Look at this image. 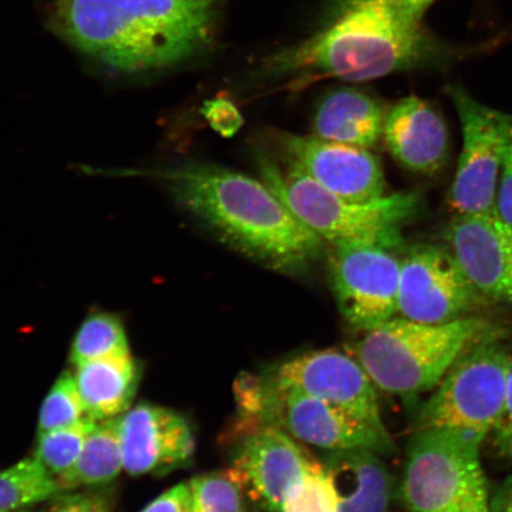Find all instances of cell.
<instances>
[{
  "mask_svg": "<svg viewBox=\"0 0 512 512\" xmlns=\"http://www.w3.org/2000/svg\"><path fill=\"white\" fill-rule=\"evenodd\" d=\"M131 172L162 184L224 245L268 270L298 277L322 255L325 241L258 179L195 160Z\"/></svg>",
  "mask_w": 512,
  "mask_h": 512,
  "instance_id": "1",
  "label": "cell"
},
{
  "mask_svg": "<svg viewBox=\"0 0 512 512\" xmlns=\"http://www.w3.org/2000/svg\"><path fill=\"white\" fill-rule=\"evenodd\" d=\"M220 0H54L57 36L120 74L156 72L200 54Z\"/></svg>",
  "mask_w": 512,
  "mask_h": 512,
  "instance_id": "2",
  "label": "cell"
},
{
  "mask_svg": "<svg viewBox=\"0 0 512 512\" xmlns=\"http://www.w3.org/2000/svg\"><path fill=\"white\" fill-rule=\"evenodd\" d=\"M420 12L405 0H336L322 28L266 60V76L292 88L318 80L364 82L419 67L435 56Z\"/></svg>",
  "mask_w": 512,
  "mask_h": 512,
  "instance_id": "3",
  "label": "cell"
},
{
  "mask_svg": "<svg viewBox=\"0 0 512 512\" xmlns=\"http://www.w3.org/2000/svg\"><path fill=\"white\" fill-rule=\"evenodd\" d=\"M256 160L261 181L312 232L334 246L373 245L394 251L403 245V228L424 207V198L411 191L352 202L325 189L285 160L280 164L266 153H258Z\"/></svg>",
  "mask_w": 512,
  "mask_h": 512,
  "instance_id": "4",
  "label": "cell"
},
{
  "mask_svg": "<svg viewBox=\"0 0 512 512\" xmlns=\"http://www.w3.org/2000/svg\"><path fill=\"white\" fill-rule=\"evenodd\" d=\"M355 345L354 354L375 387L394 395H415L437 387L463 352L504 330L482 316L446 324L392 318Z\"/></svg>",
  "mask_w": 512,
  "mask_h": 512,
  "instance_id": "5",
  "label": "cell"
},
{
  "mask_svg": "<svg viewBox=\"0 0 512 512\" xmlns=\"http://www.w3.org/2000/svg\"><path fill=\"white\" fill-rule=\"evenodd\" d=\"M479 435L430 428L408 447L401 496L412 512H490Z\"/></svg>",
  "mask_w": 512,
  "mask_h": 512,
  "instance_id": "6",
  "label": "cell"
},
{
  "mask_svg": "<svg viewBox=\"0 0 512 512\" xmlns=\"http://www.w3.org/2000/svg\"><path fill=\"white\" fill-rule=\"evenodd\" d=\"M501 338L483 339L457 358L422 407L419 431L447 428L489 437L502 412L512 364Z\"/></svg>",
  "mask_w": 512,
  "mask_h": 512,
  "instance_id": "7",
  "label": "cell"
},
{
  "mask_svg": "<svg viewBox=\"0 0 512 512\" xmlns=\"http://www.w3.org/2000/svg\"><path fill=\"white\" fill-rule=\"evenodd\" d=\"M450 96L462 126L463 145L448 207L456 214L495 208L499 174L512 143V114L477 101L463 88Z\"/></svg>",
  "mask_w": 512,
  "mask_h": 512,
  "instance_id": "8",
  "label": "cell"
},
{
  "mask_svg": "<svg viewBox=\"0 0 512 512\" xmlns=\"http://www.w3.org/2000/svg\"><path fill=\"white\" fill-rule=\"evenodd\" d=\"M491 304L446 246L416 245L401 260L398 312L403 318L446 324L478 316Z\"/></svg>",
  "mask_w": 512,
  "mask_h": 512,
  "instance_id": "9",
  "label": "cell"
},
{
  "mask_svg": "<svg viewBox=\"0 0 512 512\" xmlns=\"http://www.w3.org/2000/svg\"><path fill=\"white\" fill-rule=\"evenodd\" d=\"M401 260L373 245L334 246L329 272L339 311L354 328L369 331L398 312Z\"/></svg>",
  "mask_w": 512,
  "mask_h": 512,
  "instance_id": "10",
  "label": "cell"
},
{
  "mask_svg": "<svg viewBox=\"0 0 512 512\" xmlns=\"http://www.w3.org/2000/svg\"><path fill=\"white\" fill-rule=\"evenodd\" d=\"M272 380L277 427L294 439L330 452L393 451L387 430H380L342 408L280 382L274 375Z\"/></svg>",
  "mask_w": 512,
  "mask_h": 512,
  "instance_id": "11",
  "label": "cell"
},
{
  "mask_svg": "<svg viewBox=\"0 0 512 512\" xmlns=\"http://www.w3.org/2000/svg\"><path fill=\"white\" fill-rule=\"evenodd\" d=\"M241 440L230 475L253 503L281 512L302 488L316 460L279 427L260 428Z\"/></svg>",
  "mask_w": 512,
  "mask_h": 512,
  "instance_id": "12",
  "label": "cell"
},
{
  "mask_svg": "<svg viewBox=\"0 0 512 512\" xmlns=\"http://www.w3.org/2000/svg\"><path fill=\"white\" fill-rule=\"evenodd\" d=\"M281 159L339 197L369 202L387 195L380 159L362 147L288 132L274 134Z\"/></svg>",
  "mask_w": 512,
  "mask_h": 512,
  "instance_id": "13",
  "label": "cell"
},
{
  "mask_svg": "<svg viewBox=\"0 0 512 512\" xmlns=\"http://www.w3.org/2000/svg\"><path fill=\"white\" fill-rule=\"evenodd\" d=\"M444 238L467 279L486 299L512 305V228L495 208L454 215Z\"/></svg>",
  "mask_w": 512,
  "mask_h": 512,
  "instance_id": "14",
  "label": "cell"
},
{
  "mask_svg": "<svg viewBox=\"0 0 512 512\" xmlns=\"http://www.w3.org/2000/svg\"><path fill=\"white\" fill-rule=\"evenodd\" d=\"M273 375L280 382L386 430L374 382L361 363L345 352L335 349L307 352L281 364Z\"/></svg>",
  "mask_w": 512,
  "mask_h": 512,
  "instance_id": "15",
  "label": "cell"
},
{
  "mask_svg": "<svg viewBox=\"0 0 512 512\" xmlns=\"http://www.w3.org/2000/svg\"><path fill=\"white\" fill-rule=\"evenodd\" d=\"M124 470L131 476L164 475L187 465L195 437L174 409L142 402L120 416Z\"/></svg>",
  "mask_w": 512,
  "mask_h": 512,
  "instance_id": "16",
  "label": "cell"
},
{
  "mask_svg": "<svg viewBox=\"0 0 512 512\" xmlns=\"http://www.w3.org/2000/svg\"><path fill=\"white\" fill-rule=\"evenodd\" d=\"M383 139L396 162L416 175L438 174L450 155V134L443 117L416 96L389 108Z\"/></svg>",
  "mask_w": 512,
  "mask_h": 512,
  "instance_id": "17",
  "label": "cell"
},
{
  "mask_svg": "<svg viewBox=\"0 0 512 512\" xmlns=\"http://www.w3.org/2000/svg\"><path fill=\"white\" fill-rule=\"evenodd\" d=\"M323 467L334 492L337 512L386 511L393 482L376 452H331Z\"/></svg>",
  "mask_w": 512,
  "mask_h": 512,
  "instance_id": "18",
  "label": "cell"
},
{
  "mask_svg": "<svg viewBox=\"0 0 512 512\" xmlns=\"http://www.w3.org/2000/svg\"><path fill=\"white\" fill-rule=\"evenodd\" d=\"M387 110L360 89H335L320 101L312 131L315 136L370 150L383 138Z\"/></svg>",
  "mask_w": 512,
  "mask_h": 512,
  "instance_id": "19",
  "label": "cell"
},
{
  "mask_svg": "<svg viewBox=\"0 0 512 512\" xmlns=\"http://www.w3.org/2000/svg\"><path fill=\"white\" fill-rule=\"evenodd\" d=\"M75 368L76 384L88 418H117L131 408L140 381V369L131 354L102 357Z\"/></svg>",
  "mask_w": 512,
  "mask_h": 512,
  "instance_id": "20",
  "label": "cell"
},
{
  "mask_svg": "<svg viewBox=\"0 0 512 512\" xmlns=\"http://www.w3.org/2000/svg\"><path fill=\"white\" fill-rule=\"evenodd\" d=\"M124 469L120 416L98 421L72 469L56 477L62 491L113 482Z\"/></svg>",
  "mask_w": 512,
  "mask_h": 512,
  "instance_id": "21",
  "label": "cell"
},
{
  "mask_svg": "<svg viewBox=\"0 0 512 512\" xmlns=\"http://www.w3.org/2000/svg\"><path fill=\"white\" fill-rule=\"evenodd\" d=\"M54 475L34 457L0 471V512H14L62 494Z\"/></svg>",
  "mask_w": 512,
  "mask_h": 512,
  "instance_id": "22",
  "label": "cell"
},
{
  "mask_svg": "<svg viewBox=\"0 0 512 512\" xmlns=\"http://www.w3.org/2000/svg\"><path fill=\"white\" fill-rule=\"evenodd\" d=\"M131 354L123 319L112 312L89 313L74 337L70 362L74 366L98 358Z\"/></svg>",
  "mask_w": 512,
  "mask_h": 512,
  "instance_id": "23",
  "label": "cell"
},
{
  "mask_svg": "<svg viewBox=\"0 0 512 512\" xmlns=\"http://www.w3.org/2000/svg\"><path fill=\"white\" fill-rule=\"evenodd\" d=\"M234 396L238 418L230 438L243 439L260 428L277 427L272 376L241 373L234 383Z\"/></svg>",
  "mask_w": 512,
  "mask_h": 512,
  "instance_id": "24",
  "label": "cell"
},
{
  "mask_svg": "<svg viewBox=\"0 0 512 512\" xmlns=\"http://www.w3.org/2000/svg\"><path fill=\"white\" fill-rule=\"evenodd\" d=\"M96 424L98 421L87 416L72 426L38 433L34 458L46 467L51 475H63L72 469L79 459L82 448Z\"/></svg>",
  "mask_w": 512,
  "mask_h": 512,
  "instance_id": "25",
  "label": "cell"
},
{
  "mask_svg": "<svg viewBox=\"0 0 512 512\" xmlns=\"http://www.w3.org/2000/svg\"><path fill=\"white\" fill-rule=\"evenodd\" d=\"M189 489V512H245V494L228 470L192 478Z\"/></svg>",
  "mask_w": 512,
  "mask_h": 512,
  "instance_id": "26",
  "label": "cell"
},
{
  "mask_svg": "<svg viewBox=\"0 0 512 512\" xmlns=\"http://www.w3.org/2000/svg\"><path fill=\"white\" fill-rule=\"evenodd\" d=\"M85 418L87 415L75 376L70 371H64L42 403L38 433L72 426Z\"/></svg>",
  "mask_w": 512,
  "mask_h": 512,
  "instance_id": "27",
  "label": "cell"
},
{
  "mask_svg": "<svg viewBox=\"0 0 512 512\" xmlns=\"http://www.w3.org/2000/svg\"><path fill=\"white\" fill-rule=\"evenodd\" d=\"M281 512H337L334 492L323 464L316 462L312 466L302 488L288 499Z\"/></svg>",
  "mask_w": 512,
  "mask_h": 512,
  "instance_id": "28",
  "label": "cell"
},
{
  "mask_svg": "<svg viewBox=\"0 0 512 512\" xmlns=\"http://www.w3.org/2000/svg\"><path fill=\"white\" fill-rule=\"evenodd\" d=\"M44 512H113V499L106 492L59 495Z\"/></svg>",
  "mask_w": 512,
  "mask_h": 512,
  "instance_id": "29",
  "label": "cell"
},
{
  "mask_svg": "<svg viewBox=\"0 0 512 512\" xmlns=\"http://www.w3.org/2000/svg\"><path fill=\"white\" fill-rule=\"evenodd\" d=\"M497 456L512 460V364L509 371L507 394L501 414L489 434Z\"/></svg>",
  "mask_w": 512,
  "mask_h": 512,
  "instance_id": "30",
  "label": "cell"
},
{
  "mask_svg": "<svg viewBox=\"0 0 512 512\" xmlns=\"http://www.w3.org/2000/svg\"><path fill=\"white\" fill-rule=\"evenodd\" d=\"M203 115L213 130L223 137L234 136L243 125L238 108L224 99L209 101L203 108Z\"/></svg>",
  "mask_w": 512,
  "mask_h": 512,
  "instance_id": "31",
  "label": "cell"
},
{
  "mask_svg": "<svg viewBox=\"0 0 512 512\" xmlns=\"http://www.w3.org/2000/svg\"><path fill=\"white\" fill-rule=\"evenodd\" d=\"M495 209L499 217L512 228V143L505 153L499 174Z\"/></svg>",
  "mask_w": 512,
  "mask_h": 512,
  "instance_id": "32",
  "label": "cell"
},
{
  "mask_svg": "<svg viewBox=\"0 0 512 512\" xmlns=\"http://www.w3.org/2000/svg\"><path fill=\"white\" fill-rule=\"evenodd\" d=\"M189 484H178L152 501L142 512H189Z\"/></svg>",
  "mask_w": 512,
  "mask_h": 512,
  "instance_id": "33",
  "label": "cell"
},
{
  "mask_svg": "<svg viewBox=\"0 0 512 512\" xmlns=\"http://www.w3.org/2000/svg\"><path fill=\"white\" fill-rule=\"evenodd\" d=\"M490 512H512V476L504 480L490 499Z\"/></svg>",
  "mask_w": 512,
  "mask_h": 512,
  "instance_id": "34",
  "label": "cell"
},
{
  "mask_svg": "<svg viewBox=\"0 0 512 512\" xmlns=\"http://www.w3.org/2000/svg\"><path fill=\"white\" fill-rule=\"evenodd\" d=\"M406 3L412 6V8L420 14H424L428 5H430L433 0H405Z\"/></svg>",
  "mask_w": 512,
  "mask_h": 512,
  "instance_id": "35",
  "label": "cell"
}]
</instances>
